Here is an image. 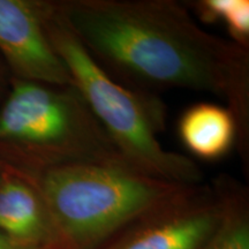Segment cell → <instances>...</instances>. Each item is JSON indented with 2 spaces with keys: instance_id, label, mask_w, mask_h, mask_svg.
Wrapping results in <instances>:
<instances>
[{
  "instance_id": "cell-1",
  "label": "cell",
  "mask_w": 249,
  "mask_h": 249,
  "mask_svg": "<svg viewBox=\"0 0 249 249\" xmlns=\"http://www.w3.org/2000/svg\"><path fill=\"white\" fill-rule=\"evenodd\" d=\"M96 64L121 85L216 96L234 114L236 150L249 152V52L204 30L174 0H52Z\"/></svg>"
},
{
  "instance_id": "cell-5",
  "label": "cell",
  "mask_w": 249,
  "mask_h": 249,
  "mask_svg": "<svg viewBox=\"0 0 249 249\" xmlns=\"http://www.w3.org/2000/svg\"><path fill=\"white\" fill-rule=\"evenodd\" d=\"M223 210L216 180L187 186L140 214L98 249H200Z\"/></svg>"
},
{
  "instance_id": "cell-2",
  "label": "cell",
  "mask_w": 249,
  "mask_h": 249,
  "mask_svg": "<svg viewBox=\"0 0 249 249\" xmlns=\"http://www.w3.org/2000/svg\"><path fill=\"white\" fill-rule=\"evenodd\" d=\"M81 163L128 164L75 86L11 77L0 107V169L30 176Z\"/></svg>"
},
{
  "instance_id": "cell-12",
  "label": "cell",
  "mask_w": 249,
  "mask_h": 249,
  "mask_svg": "<svg viewBox=\"0 0 249 249\" xmlns=\"http://www.w3.org/2000/svg\"><path fill=\"white\" fill-rule=\"evenodd\" d=\"M2 83H4V71H2L1 66H0V91H1Z\"/></svg>"
},
{
  "instance_id": "cell-4",
  "label": "cell",
  "mask_w": 249,
  "mask_h": 249,
  "mask_svg": "<svg viewBox=\"0 0 249 249\" xmlns=\"http://www.w3.org/2000/svg\"><path fill=\"white\" fill-rule=\"evenodd\" d=\"M20 176L44 201L59 249H98L140 214L187 187L126 163L62 165Z\"/></svg>"
},
{
  "instance_id": "cell-7",
  "label": "cell",
  "mask_w": 249,
  "mask_h": 249,
  "mask_svg": "<svg viewBox=\"0 0 249 249\" xmlns=\"http://www.w3.org/2000/svg\"><path fill=\"white\" fill-rule=\"evenodd\" d=\"M0 232L37 249H59L53 224L36 187L0 169Z\"/></svg>"
},
{
  "instance_id": "cell-6",
  "label": "cell",
  "mask_w": 249,
  "mask_h": 249,
  "mask_svg": "<svg viewBox=\"0 0 249 249\" xmlns=\"http://www.w3.org/2000/svg\"><path fill=\"white\" fill-rule=\"evenodd\" d=\"M0 53L12 77L52 86H74L46 36L40 0H0Z\"/></svg>"
},
{
  "instance_id": "cell-9",
  "label": "cell",
  "mask_w": 249,
  "mask_h": 249,
  "mask_svg": "<svg viewBox=\"0 0 249 249\" xmlns=\"http://www.w3.org/2000/svg\"><path fill=\"white\" fill-rule=\"evenodd\" d=\"M223 200L220 219L200 249H249L248 192L234 179H216Z\"/></svg>"
},
{
  "instance_id": "cell-10",
  "label": "cell",
  "mask_w": 249,
  "mask_h": 249,
  "mask_svg": "<svg viewBox=\"0 0 249 249\" xmlns=\"http://www.w3.org/2000/svg\"><path fill=\"white\" fill-rule=\"evenodd\" d=\"M205 22L223 21L233 42L248 49L249 1L248 0H200L191 2Z\"/></svg>"
},
{
  "instance_id": "cell-3",
  "label": "cell",
  "mask_w": 249,
  "mask_h": 249,
  "mask_svg": "<svg viewBox=\"0 0 249 249\" xmlns=\"http://www.w3.org/2000/svg\"><path fill=\"white\" fill-rule=\"evenodd\" d=\"M40 6L52 48L124 160L140 172L165 181L185 186L203 183V172L192 158L167 150L158 140L165 129L163 102L154 93L112 79L61 20L52 0H40Z\"/></svg>"
},
{
  "instance_id": "cell-8",
  "label": "cell",
  "mask_w": 249,
  "mask_h": 249,
  "mask_svg": "<svg viewBox=\"0 0 249 249\" xmlns=\"http://www.w3.org/2000/svg\"><path fill=\"white\" fill-rule=\"evenodd\" d=\"M179 138L192 155L216 160L238 144V124L225 105L200 102L191 105L180 117Z\"/></svg>"
},
{
  "instance_id": "cell-11",
  "label": "cell",
  "mask_w": 249,
  "mask_h": 249,
  "mask_svg": "<svg viewBox=\"0 0 249 249\" xmlns=\"http://www.w3.org/2000/svg\"><path fill=\"white\" fill-rule=\"evenodd\" d=\"M0 249H37L30 246L23 245L21 242L15 241L9 236L5 235L4 233L0 232Z\"/></svg>"
}]
</instances>
